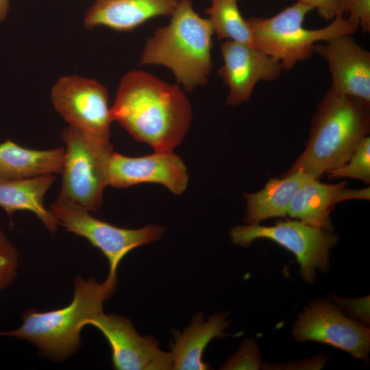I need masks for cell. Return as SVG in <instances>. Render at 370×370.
Wrapping results in <instances>:
<instances>
[{"mask_svg": "<svg viewBox=\"0 0 370 370\" xmlns=\"http://www.w3.org/2000/svg\"><path fill=\"white\" fill-rule=\"evenodd\" d=\"M232 241L248 246L258 238L271 240L292 252L300 266L303 278L312 283L317 269L325 271L329 267L330 249L338 237L330 230L306 224L301 221H280L274 225L259 224L238 225L230 230Z\"/></svg>", "mask_w": 370, "mask_h": 370, "instance_id": "obj_8", "label": "cell"}, {"mask_svg": "<svg viewBox=\"0 0 370 370\" xmlns=\"http://www.w3.org/2000/svg\"><path fill=\"white\" fill-rule=\"evenodd\" d=\"M316 9L318 14L325 20L332 21L338 16H343L341 10V0H299Z\"/></svg>", "mask_w": 370, "mask_h": 370, "instance_id": "obj_26", "label": "cell"}, {"mask_svg": "<svg viewBox=\"0 0 370 370\" xmlns=\"http://www.w3.org/2000/svg\"><path fill=\"white\" fill-rule=\"evenodd\" d=\"M212 27L194 10L192 0H179L169 23L147 39L141 65H161L170 69L187 91L206 84L212 68Z\"/></svg>", "mask_w": 370, "mask_h": 370, "instance_id": "obj_3", "label": "cell"}, {"mask_svg": "<svg viewBox=\"0 0 370 370\" xmlns=\"http://www.w3.org/2000/svg\"><path fill=\"white\" fill-rule=\"evenodd\" d=\"M110 110L113 121L157 152H171L180 145L193 115L190 103L178 86L140 70L121 78Z\"/></svg>", "mask_w": 370, "mask_h": 370, "instance_id": "obj_1", "label": "cell"}, {"mask_svg": "<svg viewBox=\"0 0 370 370\" xmlns=\"http://www.w3.org/2000/svg\"><path fill=\"white\" fill-rule=\"evenodd\" d=\"M341 10L343 15L348 14L347 20L364 33L370 32V0H341Z\"/></svg>", "mask_w": 370, "mask_h": 370, "instance_id": "obj_24", "label": "cell"}, {"mask_svg": "<svg viewBox=\"0 0 370 370\" xmlns=\"http://www.w3.org/2000/svg\"><path fill=\"white\" fill-rule=\"evenodd\" d=\"M369 130V105L330 87L313 116L306 149L285 174L299 170L318 179L342 166Z\"/></svg>", "mask_w": 370, "mask_h": 370, "instance_id": "obj_2", "label": "cell"}, {"mask_svg": "<svg viewBox=\"0 0 370 370\" xmlns=\"http://www.w3.org/2000/svg\"><path fill=\"white\" fill-rule=\"evenodd\" d=\"M332 178L351 177L370 182V138L365 136L358 144L349 160L342 166L327 172Z\"/></svg>", "mask_w": 370, "mask_h": 370, "instance_id": "obj_22", "label": "cell"}, {"mask_svg": "<svg viewBox=\"0 0 370 370\" xmlns=\"http://www.w3.org/2000/svg\"><path fill=\"white\" fill-rule=\"evenodd\" d=\"M312 10L297 0L272 17L247 18L254 46L279 61L283 70H291L312 56L317 43L358 29L343 16L321 28H305V17Z\"/></svg>", "mask_w": 370, "mask_h": 370, "instance_id": "obj_5", "label": "cell"}, {"mask_svg": "<svg viewBox=\"0 0 370 370\" xmlns=\"http://www.w3.org/2000/svg\"><path fill=\"white\" fill-rule=\"evenodd\" d=\"M292 333L297 341L323 343L367 361L369 330L327 301L311 302L299 316Z\"/></svg>", "mask_w": 370, "mask_h": 370, "instance_id": "obj_10", "label": "cell"}, {"mask_svg": "<svg viewBox=\"0 0 370 370\" xmlns=\"http://www.w3.org/2000/svg\"><path fill=\"white\" fill-rule=\"evenodd\" d=\"M18 267V252L0 228V292L14 282Z\"/></svg>", "mask_w": 370, "mask_h": 370, "instance_id": "obj_23", "label": "cell"}, {"mask_svg": "<svg viewBox=\"0 0 370 370\" xmlns=\"http://www.w3.org/2000/svg\"><path fill=\"white\" fill-rule=\"evenodd\" d=\"M66 145L62 182L58 199L97 212L102 205L107 169L113 147L68 126L62 131Z\"/></svg>", "mask_w": 370, "mask_h": 370, "instance_id": "obj_6", "label": "cell"}, {"mask_svg": "<svg viewBox=\"0 0 370 370\" xmlns=\"http://www.w3.org/2000/svg\"><path fill=\"white\" fill-rule=\"evenodd\" d=\"M64 156L65 149L62 147L36 150L6 140L0 143V178L25 179L62 174Z\"/></svg>", "mask_w": 370, "mask_h": 370, "instance_id": "obj_20", "label": "cell"}, {"mask_svg": "<svg viewBox=\"0 0 370 370\" xmlns=\"http://www.w3.org/2000/svg\"><path fill=\"white\" fill-rule=\"evenodd\" d=\"M188 175L182 159L171 152L128 157L113 151L107 169L108 186L127 188L141 183H158L180 195L187 188Z\"/></svg>", "mask_w": 370, "mask_h": 370, "instance_id": "obj_13", "label": "cell"}, {"mask_svg": "<svg viewBox=\"0 0 370 370\" xmlns=\"http://www.w3.org/2000/svg\"><path fill=\"white\" fill-rule=\"evenodd\" d=\"M260 365V357L256 345L253 341H246L241 349L225 365L227 369H257Z\"/></svg>", "mask_w": 370, "mask_h": 370, "instance_id": "obj_25", "label": "cell"}, {"mask_svg": "<svg viewBox=\"0 0 370 370\" xmlns=\"http://www.w3.org/2000/svg\"><path fill=\"white\" fill-rule=\"evenodd\" d=\"M56 178L53 174L25 179L0 178V208L10 219L16 211H29L50 232H56L59 223L43 204L44 196Z\"/></svg>", "mask_w": 370, "mask_h": 370, "instance_id": "obj_17", "label": "cell"}, {"mask_svg": "<svg viewBox=\"0 0 370 370\" xmlns=\"http://www.w3.org/2000/svg\"><path fill=\"white\" fill-rule=\"evenodd\" d=\"M49 211L60 225L75 235L84 237L99 249L109 263L106 279L116 282L121 261L134 249L159 240L164 232L159 225H147L139 229L116 227L92 217L90 212L72 204L57 199Z\"/></svg>", "mask_w": 370, "mask_h": 370, "instance_id": "obj_7", "label": "cell"}, {"mask_svg": "<svg viewBox=\"0 0 370 370\" xmlns=\"http://www.w3.org/2000/svg\"><path fill=\"white\" fill-rule=\"evenodd\" d=\"M51 99L69 126L91 139L110 143L113 120L108 90L103 84L79 75H66L53 86Z\"/></svg>", "mask_w": 370, "mask_h": 370, "instance_id": "obj_9", "label": "cell"}, {"mask_svg": "<svg viewBox=\"0 0 370 370\" xmlns=\"http://www.w3.org/2000/svg\"><path fill=\"white\" fill-rule=\"evenodd\" d=\"M352 34H342L315 45L314 52L326 61L332 88L340 94L370 104V53Z\"/></svg>", "mask_w": 370, "mask_h": 370, "instance_id": "obj_14", "label": "cell"}, {"mask_svg": "<svg viewBox=\"0 0 370 370\" xmlns=\"http://www.w3.org/2000/svg\"><path fill=\"white\" fill-rule=\"evenodd\" d=\"M223 314H216L206 322L201 314L197 315L183 332H175L171 346L173 369L205 370L208 365L203 360V353L214 338L222 337L227 325Z\"/></svg>", "mask_w": 370, "mask_h": 370, "instance_id": "obj_18", "label": "cell"}, {"mask_svg": "<svg viewBox=\"0 0 370 370\" xmlns=\"http://www.w3.org/2000/svg\"><path fill=\"white\" fill-rule=\"evenodd\" d=\"M206 10L213 33L218 40L228 39L253 45L252 34L247 20L238 8L240 0H210Z\"/></svg>", "mask_w": 370, "mask_h": 370, "instance_id": "obj_21", "label": "cell"}, {"mask_svg": "<svg viewBox=\"0 0 370 370\" xmlns=\"http://www.w3.org/2000/svg\"><path fill=\"white\" fill-rule=\"evenodd\" d=\"M345 186V182L329 184L318 179L311 180L297 190L287 214L306 224L330 230V213L336 203L369 198V188L356 190L347 189Z\"/></svg>", "mask_w": 370, "mask_h": 370, "instance_id": "obj_16", "label": "cell"}, {"mask_svg": "<svg viewBox=\"0 0 370 370\" xmlns=\"http://www.w3.org/2000/svg\"><path fill=\"white\" fill-rule=\"evenodd\" d=\"M313 179L298 170L284 174L279 179H271L256 193L245 194L247 199L245 222L249 225L259 224L269 218L284 217L297 190Z\"/></svg>", "mask_w": 370, "mask_h": 370, "instance_id": "obj_19", "label": "cell"}, {"mask_svg": "<svg viewBox=\"0 0 370 370\" xmlns=\"http://www.w3.org/2000/svg\"><path fill=\"white\" fill-rule=\"evenodd\" d=\"M108 340L113 367L119 370L173 369L171 352L158 348L151 335L141 336L125 317L106 314L103 311L86 321Z\"/></svg>", "mask_w": 370, "mask_h": 370, "instance_id": "obj_11", "label": "cell"}, {"mask_svg": "<svg viewBox=\"0 0 370 370\" xmlns=\"http://www.w3.org/2000/svg\"><path fill=\"white\" fill-rule=\"evenodd\" d=\"M220 51L223 64L217 74L229 88L230 106L247 101L258 82L273 81L283 70L279 61L251 45L227 40Z\"/></svg>", "mask_w": 370, "mask_h": 370, "instance_id": "obj_12", "label": "cell"}, {"mask_svg": "<svg viewBox=\"0 0 370 370\" xmlns=\"http://www.w3.org/2000/svg\"><path fill=\"white\" fill-rule=\"evenodd\" d=\"M10 8V0H0V23L4 21Z\"/></svg>", "mask_w": 370, "mask_h": 370, "instance_id": "obj_28", "label": "cell"}, {"mask_svg": "<svg viewBox=\"0 0 370 370\" xmlns=\"http://www.w3.org/2000/svg\"><path fill=\"white\" fill-rule=\"evenodd\" d=\"M116 282L106 279L99 283L95 279L75 280L71 303L58 309L38 312L26 311L22 325L0 335L27 341L42 355L55 362H62L79 349L81 330L86 321L103 312V302L114 293Z\"/></svg>", "mask_w": 370, "mask_h": 370, "instance_id": "obj_4", "label": "cell"}, {"mask_svg": "<svg viewBox=\"0 0 370 370\" xmlns=\"http://www.w3.org/2000/svg\"><path fill=\"white\" fill-rule=\"evenodd\" d=\"M179 0H96L87 10L84 26L131 31L147 21L172 14Z\"/></svg>", "mask_w": 370, "mask_h": 370, "instance_id": "obj_15", "label": "cell"}, {"mask_svg": "<svg viewBox=\"0 0 370 370\" xmlns=\"http://www.w3.org/2000/svg\"><path fill=\"white\" fill-rule=\"evenodd\" d=\"M338 299L341 301L337 302L346 308L352 315L358 317L360 321H369V297L362 299H342L338 298Z\"/></svg>", "mask_w": 370, "mask_h": 370, "instance_id": "obj_27", "label": "cell"}]
</instances>
